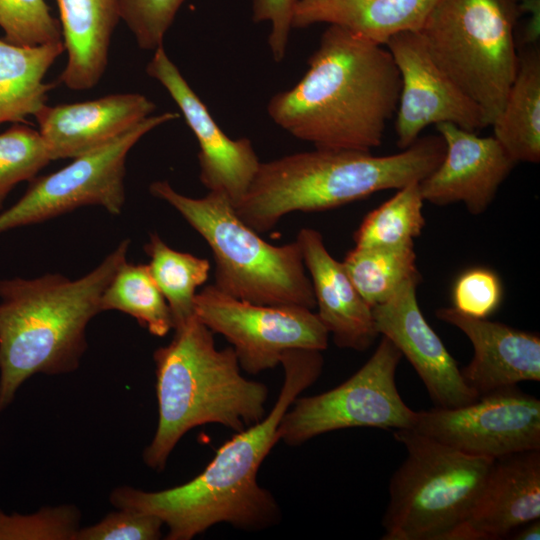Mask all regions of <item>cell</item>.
Here are the masks:
<instances>
[{"instance_id": "1", "label": "cell", "mask_w": 540, "mask_h": 540, "mask_svg": "<svg viewBox=\"0 0 540 540\" xmlns=\"http://www.w3.org/2000/svg\"><path fill=\"white\" fill-rule=\"evenodd\" d=\"M321 352H284L280 361L284 381L271 412L225 442L195 478L155 492L117 487L110 502L116 508L157 516L168 528V540H190L218 523L247 531L277 524L281 515L278 503L258 484V469L279 441L278 426L284 413L320 377L324 364Z\"/></svg>"}, {"instance_id": "2", "label": "cell", "mask_w": 540, "mask_h": 540, "mask_svg": "<svg viewBox=\"0 0 540 540\" xmlns=\"http://www.w3.org/2000/svg\"><path fill=\"white\" fill-rule=\"evenodd\" d=\"M307 63L291 89L269 100L273 122L315 148L379 147L401 87L388 49L328 25Z\"/></svg>"}, {"instance_id": "3", "label": "cell", "mask_w": 540, "mask_h": 540, "mask_svg": "<svg viewBox=\"0 0 540 540\" xmlns=\"http://www.w3.org/2000/svg\"><path fill=\"white\" fill-rule=\"evenodd\" d=\"M129 242L75 280L61 274L0 280V411L34 374L78 368L87 325L102 312L103 292L126 261Z\"/></svg>"}, {"instance_id": "4", "label": "cell", "mask_w": 540, "mask_h": 540, "mask_svg": "<svg viewBox=\"0 0 540 540\" xmlns=\"http://www.w3.org/2000/svg\"><path fill=\"white\" fill-rule=\"evenodd\" d=\"M444 153V140L437 134L419 137L408 148L386 156L324 148L286 155L260 163L235 211L246 225L264 233L291 212L333 209L420 182Z\"/></svg>"}, {"instance_id": "5", "label": "cell", "mask_w": 540, "mask_h": 540, "mask_svg": "<svg viewBox=\"0 0 540 540\" xmlns=\"http://www.w3.org/2000/svg\"><path fill=\"white\" fill-rule=\"evenodd\" d=\"M174 331L153 355L158 425L143 460L157 471L194 427L220 424L237 433L266 416L268 389L241 375L232 346L217 349L214 333L195 315Z\"/></svg>"}, {"instance_id": "6", "label": "cell", "mask_w": 540, "mask_h": 540, "mask_svg": "<svg viewBox=\"0 0 540 540\" xmlns=\"http://www.w3.org/2000/svg\"><path fill=\"white\" fill-rule=\"evenodd\" d=\"M149 191L176 209L207 242L215 260L214 286L220 291L255 304L316 307L297 241L269 244L238 217L221 192L192 198L165 180L151 183Z\"/></svg>"}, {"instance_id": "7", "label": "cell", "mask_w": 540, "mask_h": 540, "mask_svg": "<svg viewBox=\"0 0 540 540\" xmlns=\"http://www.w3.org/2000/svg\"><path fill=\"white\" fill-rule=\"evenodd\" d=\"M520 16L513 0H439L419 31L432 59L491 125L517 72Z\"/></svg>"}, {"instance_id": "8", "label": "cell", "mask_w": 540, "mask_h": 540, "mask_svg": "<svg viewBox=\"0 0 540 540\" xmlns=\"http://www.w3.org/2000/svg\"><path fill=\"white\" fill-rule=\"evenodd\" d=\"M406 457L389 483L383 540H445L470 512L494 459L472 456L413 429H397Z\"/></svg>"}, {"instance_id": "9", "label": "cell", "mask_w": 540, "mask_h": 540, "mask_svg": "<svg viewBox=\"0 0 540 540\" xmlns=\"http://www.w3.org/2000/svg\"><path fill=\"white\" fill-rule=\"evenodd\" d=\"M402 357L394 343L382 336L368 361L346 381L294 400L278 426L279 441L297 446L345 428H411L416 411L405 404L395 381Z\"/></svg>"}, {"instance_id": "10", "label": "cell", "mask_w": 540, "mask_h": 540, "mask_svg": "<svg viewBox=\"0 0 540 540\" xmlns=\"http://www.w3.org/2000/svg\"><path fill=\"white\" fill-rule=\"evenodd\" d=\"M179 116L177 112L151 115L105 146L34 180L13 206L0 213V233L47 221L88 205L120 214L126 197L128 153L144 135Z\"/></svg>"}, {"instance_id": "11", "label": "cell", "mask_w": 540, "mask_h": 540, "mask_svg": "<svg viewBox=\"0 0 540 540\" xmlns=\"http://www.w3.org/2000/svg\"><path fill=\"white\" fill-rule=\"evenodd\" d=\"M195 316L231 344L240 367L249 374L273 369L290 349L328 347L329 332L311 309L242 301L213 285L195 296Z\"/></svg>"}, {"instance_id": "12", "label": "cell", "mask_w": 540, "mask_h": 540, "mask_svg": "<svg viewBox=\"0 0 540 540\" xmlns=\"http://www.w3.org/2000/svg\"><path fill=\"white\" fill-rule=\"evenodd\" d=\"M410 429L463 453L497 459L540 449V400L517 385L470 404L416 411Z\"/></svg>"}, {"instance_id": "13", "label": "cell", "mask_w": 540, "mask_h": 540, "mask_svg": "<svg viewBox=\"0 0 540 540\" xmlns=\"http://www.w3.org/2000/svg\"><path fill=\"white\" fill-rule=\"evenodd\" d=\"M401 87L395 112L397 145H412L430 125L451 123L476 132L491 126L484 110L436 64L419 32L399 33L386 43Z\"/></svg>"}, {"instance_id": "14", "label": "cell", "mask_w": 540, "mask_h": 540, "mask_svg": "<svg viewBox=\"0 0 540 540\" xmlns=\"http://www.w3.org/2000/svg\"><path fill=\"white\" fill-rule=\"evenodd\" d=\"M180 109L198 146L200 181L209 191L227 196L236 207L253 181L260 161L248 138L231 139L213 119L207 106L194 92L164 46L154 51L146 66Z\"/></svg>"}, {"instance_id": "15", "label": "cell", "mask_w": 540, "mask_h": 540, "mask_svg": "<svg viewBox=\"0 0 540 540\" xmlns=\"http://www.w3.org/2000/svg\"><path fill=\"white\" fill-rule=\"evenodd\" d=\"M420 280L421 275L410 278L372 308L376 330L411 363L436 407L470 404L479 396L466 385L457 362L423 316L416 295Z\"/></svg>"}, {"instance_id": "16", "label": "cell", "mask_w": 540, "mask_h": 540, "mask_svg": "<svg viewBox=\"0 0 540 540\" xmlns=\"http://www.w3.org/2000/svg\"><path fill=\"white\" fill-rule=\"evenodd\" d=\"M445 143L439 165L419 182L424 201L437 206L462 202L473 215L486 211L517 164L494 136L451 123L436 125Z\"/></svg>"}, {"instance_id": "17", "label": "cell", "mask_w": 540, "mask_h": 540, "mask_svg": "<svg viewBox=\"0 0 540 540\" xmlns=\"http://www.w3.org/2000/svg\"><path fill=\"white\" fill-rule=\"evenodd\" d=\"M540 518V449L494 459L467 517L445 540H498Z\"/></svg>"}, {"instance_id": "18", "label": "cell", "mask_w": 540, "mask_h": 540, "mask_svg": "<svg viewBox=\"0 0 540 540\" xmlns=\"http://www.w3.org/2000/svg\"><path fill=\"white\" fill-rule=\"evenodd\" d=\"M155 104L140 93L44 105L35 115L51 160L77 158L118 138L151 116Z\"/></svg>"}, {"instance_id": "19", "label": "cell", "mask_w": 540, "mask_h": 540, "mask_svg": "<svg viewBox=\"0 0 540 540\" xmlns=\"http://www.w3.org/2000/svg\"><path fill=\"white\" fill-rule=\"evenodd\" d=\"M436 316L470 340L474 354L461 374L478 396L522 381H540L539 335L468 316L454 307L439 308Z\"/></svg>"}, {"instance_id": "20", "label": "cell", "mask_w": 540, "mask_h": 540, "mask_svg": "<svg viewBox=\"0 0 540 540\" xmlns=\"http://www.w3.org/2000/svg\"><path fill=\"white\" fill-rule=\"evenodd\" d=\"M312 283L317 315L340 348L363 352L379 335L372 308L358 293L342 262L325 247L320 232L302 228L296 239Z\"/></svg>"}, {"instance_id": "21", "label": "cell", "mask_w": 540, "mask_h": 540, "mask_svg": "<svg viewBox=\"0 0 540 540\" xmlns=\"http://www.w3.org/2000/svg\"><path fill=\"white\" fill-rule=\"evenodd\" d=\"M439 0H296L292 28L326 23L377 45L419 32Z\"/></svg>"}, {"instance_id": "22", "label": "cell", "mask_w": 540, "mask_h": 540, "mask_svg": "<svg viewBox=\"0 0 540 540\" xmlns=\"http://www.w3.org/2000/svg\"><path fill=\"white\" fill-rule=\"evenodd\" d=\"M60 14L67 63L59 81L72 90H87L101 80L113 32L119 22V0H55Z\"/></svg>"}, {"instance_id": "23", "label": "cell", "mask_w": 540, "mask_h": 540, "mask_svg": "<svg viewBox=\"0 0 540 540\" xmlns=\"http://www.w3.org/2000/svg\"><path fill=\"white\" fill-rule=\"evenodd\" d=\"M494 137L515 162L540 161V49L518 47V67L492 125Z\"/></svg>"}, {"instance_id": "24", "label": "cell", "mask_w": 540, "mask_h": 540, "mask_svg": "<svg viewBox=\"0 0 540 540\" xmlns=\"http://www.w3.org/2000/svg\"><path fill=\"white\" fill-rule=\"evenodd\" d=\"M64 51L63 41L22 46L0 39V124L25 122L47 104L55 85L44 78Z\"/></svg>"}, {"instance_id": "25", "label": "cell", "mask_w": 540, "mask_h": 540, "mask_svg": "<svg viewBox=\"0 0 540 540\" xmlns=\"http://www.w3.org/2000/svg\"><path fill=\"white\" fill-rule=\"evenodd\" d=\"M144 249L150 257V274L170 308L174 329L195 315L196 289L207 281L210 263L170 248L156 233L150 235Z\"/></svg>"}, {"instance_id": "26", "label": "cell", "mask_w": 540, "mask_h": 540, "mask_svg": "<svg viewBox=\"0 0 540 540\" xmlns=\"http://www.w3.org/2000/svg\"><path fill=\"white\" fill-rule=\"evenodd\" d=\"M117 310L135 318L152 335L164 337L173 329L170 308L147 264L124 261L101 298V311Z\"/></svg>"}, {"instance_id": "27", "label": "cell", "mask_w": 540, "mask_h": 540, "mask_svg": "<svg viewBox=\"0 0 540 540\" xmlns=\"http://www.w3.org/2000/svg\"><path fill=\"white\" fill-rule=\"evenodd\" d=\"M354 287L373 308L391 298L410 278L419 276L413 246L356 247L342 262Z\"/></svg>"}, {"instance_id": "28", "label": "cell", "mask_w": 540, "mask_h": 540, "mask_svg": "<svg viewBox=\"0 0 540 540\" xmlns=\"http://www.w3.org/2000/svg\"><path fill=\"white\" fill-rule=\"evenodd\" d=\"M419 182L400 189L369 212L354 233L356 247L413 246L425 226Z\"/></svg>"}, {"instance_id": "29", "label": "cell", "mask_w": 540, "mask_h": 540, "mask_svg": "<svg viewBox=\"0 0 540 540\" xmlns=\"http://www.w3.org/2000/svg\"><path fill=\"white\" fill-rule=\"evenodd\" d=\"M50 161L38 130L15 123L0 133V210L18 183L33 180Z\"/></svg>"}, {"instance_id": "30", "label": "cell", "mask_w": 540, "mask_h": 540, "mask_svg": "<svg viewBox=\"0 0 540 540\" xmlns=\"http://www.w3.org/2000/svg\"><path fill=\"white\" fill-rule=\"evenodd\" d=\"M0 27L4 40L22 46L62 41L59 20L44 0H0Z\"/></svg>"}, {"instance_id": "31", "label": "cell", "mask_w": 540, "mask_h": 540, "mask_svg": "<svg viewBox=\"0 0 540 540\" xmlns=\"http://www.w3.org/2000/svg\"><path fill=\"white\" fill-rule=\"evenodd\" d=\"M74 506L43 508L31 515L8 516L0 511V539L74 540L79 530Z\"/></svg>"}, {"instance_id": "32", "label": "cell", "mask_w": 540, "mask_h": 540, "mask_svg": "<svg viewBox=\"0 0 540 540\" xmlns=\"http://www.w3.org/2000/svg\"><path fill=\"white\" fill-rule=\"evenodd\" d=\"M185 0H119L120 18L134 35L138 46L155 51Z\"/></svg>"}, {"instance_id": "33", "label": "cell", "mask_w": 540, "mask_h": 540, "mask_svg": "<svg viewBox=\"0 0 540 540\" xmlns=\"http://www.w3.org/2000/svg\"><path fill=\"white\" fill-rule=\"evenodd\" d=\"M99 522L79 528L74 540H156L163 522L155 515L132 508H117Z\"/></svg>"}, {"instance_id": "34", "label": "cell", "mask_w": 540, "mask_h": 540, "mask_svg": "<svg viewBox=\"0 0 540 540\" xmlns=\"http://www.w3.org/2000/svg\"><path fill=\"white\" fill-rule=\"evenodd\" d=\"M502 285L493 271L472 268L463 272L455 281L452 290L454 308L476 318H487L499 306Z\"/></svg>"}, {"instance_id": "35", "label": "cell", "mask_w": 540, "mask_h": 540, "mask_svg": "<svg viewBox=\"0 0 540 540\" xmlns=\"http://www.w3.org/2000/svg\"><path fill=\"white\" fill-rule=\"evenodd\" d=\"M295 4L296 0H252V20L271 25L268 45L276 62L286 55Z\"/></svg>"}, {"instance_id": "36", "label": "cell", "mask_w": 540, "mask_h": 540, "mask_svg": "<svg viewBox=\"0 0 540 540\" xmlns=\"http://www.w3.org/2000/svg\"><path fill=\"white\" fill-rule=\"evenodd\" d=\"M520 14H526L521 33V46L539 45L540 39V0H520Z\"/></svg>"}, {"instance_id": "37", "label": "cell", "mask_w": 540, "mask_h": 540, "mask_svg": "<svg viewBox=\"0 0 540 540\" xmlns=\"http://www.w3.org/2000/svg\"><path fill=\"white\" fill-rule=\"evenodd\" d=\"M514 534H510L514 540H539L540 538V521L539 519L528 522L515 530Z\"/></svg>"}, {"instance_id": "38", "label": "cell", "mask_w": 540, "mask_h": 540, "mask_svg": "<svg viewBox=\"0 0 540 540\" xmlns=\"http://www.w3.org/2000/svg\"><path fill=\"white\" fill-rule=\"evenodd\" d=\"M513 1H515V2H517V3H518V2L520 1V0H513Z\"/></svg>"}]
</instances>
